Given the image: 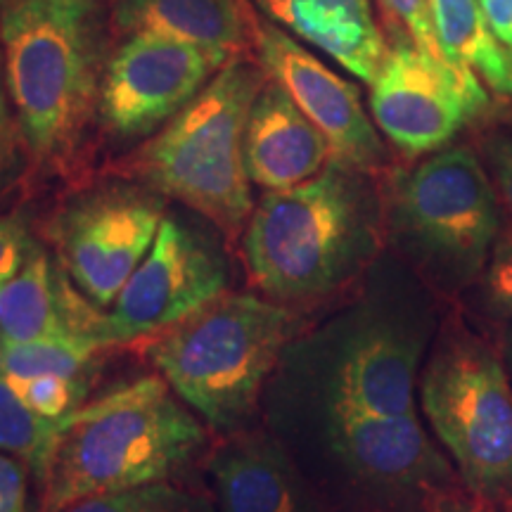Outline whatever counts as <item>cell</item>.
Returning a JSON list of instances; mask_svg holds the SVG:
<instances>
[{
  "instance_id": "obj_1",
  "label": "cell",
  "mask_w": 512,
  "mask_h": 512,
  "mask_svg": "<svg viewBox=\"0 0 512 512\" xmlns=\"http://www.w3.org/2000/svg\"><path fill=\"white\" fill-rule=\"evenodd\" d=\"M107 0H5L0 48L27 155L67 166L98 117L110 62Z\"/></svg>"
},
{
  "instance_id": "obj_2",
  "label": "cell",
  "mask_w": 512,
  "mask_h": 512,
  "mask_svg": "<svg viewBox=\"0 0 512 512\" xmlns=\"http://www.w3.org/2000/svg\"><path fill=\"white\" fill-rule=\"evenodd\" d=\"M204 427L164 377H140L62 420L41 479L43 512L166 482L200 451Z\"/></svg>"
},
{
  "instance_id": "obj_3",
  "label": "cell",
  "mask_w": 512,
  "mask_h": 512,
  "mask_svg": "<svg viewBox=\"0 0 512 512\" xmlns=\"http://www.w3.org/2000/svg\"><path fill=\"white\" fill-rule=\"evenodd\" d=\"M368 188L354 169L330 162L311 181L268 190L245 226L249 278L273 302L328 294L375 252Z\"/></svg>"
},
{
  "instance_id": "obj_4",
  "label": "cell",
  "mask_w": 512,
  "mask_h": 512,
  "mask_svg": "<svg viewBox=\"0 0 512 512\" xmlns=\"http://www.w3.org/2000/svg\"><path fill=\"white\" fill-rule=\"evenodd\" d=\"M297 330L273 299L221 294L174 328L159 332L147 356L185 406L219 432H235Z\"/></svg>"
},
{
  "instance_id": "obj_5",
  "label": "cell",
  "mask_w": 512,
  "mask_h": 512,
  "mask_svg": "<svg viewBox=\"0 0 512 512\" xmlns=\"http://www.w3.org/2000/svg\"><path fill=\"white\" fill-rule=\"evenodd\" d=\"M266 74L233 60L169 124L140 145L128 171L226 233L254 211L245 166V128Z\"/></svg>"
},
{
  "instance_id": "obj_6",
  "label": "cell",
  "mask_w": 512,
  "mask_h": 512,
  "mask_svg": "<svg viewBox=\"0 0 512 512\" xmlns=\"http://www.w3.org/2000/svg\"><path fill=\"white\" fill-rule=\"evenodd\" d=\"M422 406L460 475L482 496L512 491V384L479 339L439 349L422 377Z\"/></svg>"
},
{
  "instance_id": "obj_7",
  "label": "cell",
  "mask_w": 512,
  "mask_h": 512,
  "mask_svg": "<svg viewBox=\"0 0 512 512\" xmlns=\"http://www.w3.org/2000/svg\"><path fill=\"white\" fill-rule=\"evenodd\" d=\"M394 223L434 271L472 278L501 230L494 185L470 147L434 152L394 185Z\"/></svg>"
},
{
  "instance_id": "obj_8",
  "label": "cell",
  "mask_w": 512,
  "mask_h": 512,
  "mask_svg": "<svg viewBox=\"0 0 512 512\" xmlns=\"http://www.w3.org/2000/svg\"><path fill=\"white\" fill-rule=\"evenodd\" d=\"M230 268L211 235L178 216H164L150 252L105 311L110 344L174 328L226 294Z\"/></svg>"
},
{
  "instance_id": "obj_9",
  "label": "cell",
  "mask_w": 512,
  "mask_h": 512,
  "mask_svg": "<svg viewBox=\"0 0 512 512\" xmlns=\"http://www.w3.org/2000/svg\"><path fill=\"white\" fill-rule=\"evenodd\" d=\"M489 107V93L475 72L432 60L396 31L370 83L375 126L403 155L437 152Z\"/></svg>"
},
{
  "instance_id": "obj_10",
  "label": "cell",
  "mask_w": 512,
  "mask_h": 512,
  "mask_svg": "<svg viewBox=\"0 0 512 512\" xmlns=\"http://www.w3.org/2000/svg\"><path fill=\"white\" fill-rule=\"evenodd\" d=\"M162 219V202L136 188L98 190L64 209L55 223V242L76 290L100 309H110L150 252Z\"/></svg>"
},
{
  "instance_id": "obj_11",
  "label": "cell",
  "mask_w": 512,
  "mask_h": 512,
  "mask_svg": "<svg viewBox=\"0 0 512 512\" xmlns=\"http://www.w3.org/2000/svg\"><path fill=\"white\" fill-rule=\"evenodd\" d=\"M223 69L190 43L133 34L114 50L102 79L98 119L117 140L155 136Z\"/></svg>"
},
{
  "instance_id": "obj_12",
  "label": "cell",
  "mask_w": 512,
  "mask_h": 512,
  "mask_svg": "<svg viewBox=\"0 0 512 512\" xmlns=\"http://www.w3.org/2000/svg\"><path fill=\"white\" fill-rule=\"evenodd\" d=\"M325 434L356 484L389 503L418 501L451 477L418 415H375L325 403Z\"/></svg>"
},
{
  "instance_id": "obj_13",
  "label": "cell",
  "mask_w": 512,
  "mask_h": 512,
  "mask_svg": "<svg viewBox=\"0 0 512 512\" xmlns=\"http://www.w3.org/2000/svg\"><path fill=\"white\" fill-rule=\"evenodd\" d=\"M254 46L268 79L283 86L328 138L332 162L354 171L375 169L382 162L384 145L354 83L268 22H254Z\"/></svg>"
},
{
  "instance_id": "obj_14",
  "label": "cell",
  "mask_w": 512,
  "mask_h": 512,
  "mask_svg": "<svg viewBox=\"0 0 512 512\" xmlns=\"http://www.w3.org/2000/svg\"><path fill=\"white\" fill-rule=\"evenodd\" d=\"M420 339L387 320H368L344 332L328 358L323 403L375 415L415 413Z\"/></svg>"
},
{
  "instance_id": "obj_15",
  "label": "cell",
  "mask_w": 512,
  "mask_h": 512,
  "mask_svg": "<svg viewBox=\"0 0 512 512\" xmlns=\"http://www.w3.org/2000/svg\"><path fill=\"white\" fill-rule=\"evenodd\" d=\"M332 162L328 138L273 79L264 81L249 110L245 166L252 185L287 190L316 178Z\"/></svg>"
},
{
  "instance_id": "obj_16",
  "label": "cell",
  "mask_w": 512,
  "mask_h": 512,
  "mask_svg": "<svg viewBox=\"0 0 512 512\" xmlns=\"http://www.w3.org/2000/svg\"><path fill=\"white\" fill-rule=\"evenodd\" d=\"M64 335L91 337L110 347L105 309H93L86 294L69 287L67 271L36 249L15 278L0 287V342Z\"/></svg>"
},
{
  "instance_id": "obj_17",
  "label": "cell",
  "mask_w": 512,
  "mask_h": 512,
  "mask_svg": "<svg viewBox=\"0 0 512 512\" xmlns=\"http://www.w3.org/2000/svg\"><path fill=\"white\" fill-rule=\"evenodd\" d=\"M209 477L219 512H325L283 446L266 434H242L216 448Z\"/></svg>"
},
{
  "instance_id": "obj_18",
  "label": "cell",
  "mask_w": 512,
  "mask_h": 512,
  "mask_svg": "<svg viewBox=\"0 0 512 512\" xmlns=\"http://www.w3.org/2000/svg\"><path fill=\"white\" fill-rule=\"evenodd\" d=\"M268 19L373 83L389 43L368 0H254Z\"/></svg>"
},
{
  "instance_id": "obj_19",
  "label": "cell",
  "mask_w": 512,
  "mask_h": 512,
  "mask_svg": "<svg viewBox=\"0 0 512 512\" xmlns=\"http://www.w3.org/2000/svg\"><path fill=\"white\" fill-rule=\"evenodd\" d=\"M112 29L190 43L226 67L254 38V19L240 0H114Z\"/></svg>"
},
{
  "instance_id": "obj_20",
  "label": "cell",
  "mask_w": 512,
  "mask_h": 512,
  "mask_svg": "<svg viewBox=\"0 0 512 512\" xmlns=\"http://www.w3.org/2000/svg\"><path fill=\"white\" fill-rule=\"evenodd\" d=\"M441 50L456 67L475 72L494 88L503 91L505 50L496 41L479 8V0H430Z\"/></svg>"
},
{
  "instance_id": "obj_21",
  "label": "cell",
  "mask_w": 512,
  "mask_h": 512,
  "mask_svg": "<svg viewBox=\"0 0 512 512\" xmlns=\"http://www.w3.org/2000/svg\"><path fill=\"white\" fill-rule=\"evenodd\" d=\"M105 347L91 337H46L31 342H0V375L8 382L31 377H88L95 354Z\"/></svg>"
},
{
  "instance_id": "obj_22",
  "label": "cell",
  "mask_w": 512,
  "mask_h": 512,
  "mask_svg": "<svg viewBox=\"0 0 512 512\" xmlns=\"http://www.w3.org/2000/svg\"><path fill=\"white\" fill-rule=\"evenodd\" d=\"M62 420H50L22 401L0 375V453L22 460L41 482L53 456Z\"/></svg>"
},
{
  "instance_id": "obj_23",
  "label": "cell",
  "mask_w": 512,
  "mask_h": 512,
  "mask_svg": "<svg viewBox=\"0 0 512 512\" xmlns=\"http://www.w3.org/2000/svg\"><path fill=\"white\" fill-rule=\"evenodd\" d=\"M60 512H219L207 498L183 486L166 482H152L136 489L117 491V494L93 496L86 501L72 503Z\"/></svg>"
},
{
  "instance_id": "obj_24",
  "label": "cell",
  "mask_w": 512,
  "mask_h": 512,
  "mask_svg": "<svg viewBox=\"0 0 512 512\" xmlns=\"http://www.w3.org/2000/svg\"><path fill=\"white\" fill-rule=\"evenodd\" d=\"M10 387L22 396V401L36 413L50 420H64L83 403L88 389V377H31V380L10 382Z\"/></svg>"
},
{
  "instance_id": "obj_25",
  "label": "cell",
  "mask_w": 512,
  "mask_h": 512,
  "mask_svg": "<svg viewBox=\"0 0 512 512\" xmlns=\"http://www.w3.org/2000/svg\"><path fill=\"white\" fill-rule=\"evenodd\" d=\"M377 5L382 8L384 17L394 24L396 31L411 38L415 46L425 50L432 60L456 67L441 50L437 29H434L430 0H377ZM463 72H467V69H463Z\"/></svg>"
},
{
  "instance_id": "obj_26",
  "label": "cell",
  "mask_w": 512,
  "mask_h": 512,
  "mask_svg": "<svg viewBox=\"0 0 512 512\" xmlns=\"http://www.w3.org/2000/svg\"><path fill=\"white\" fill-rule=\"evenodd\" d=\"M24 145L22 128H19L15 107H12L8 81H5L3 48H0V197L8 192L22 174L24 166Z\"/></svg>"
},
{
  "instance_id": "obj_27",
  "label": "cell",
  "mask_w": 512,
  "mask_h": 512,
  "mask_svg": "<svg viewBox=\"0 0 512 512\" xmlns=\"http://www.w3.org/2000/svg\"><path fill=\"white\" fill-rule=\"evenodd\" d=\"M36 249L29 228L19 216H0V287L15 278Z\"/></svg>"
},
{
  "instance_id": "obj_28",
  "label": "cell",
  "mask_w": 512,
  "mask_h": 512,
  "mask_svg": "<svg viewBox=\"0 0 512 512\" xmlns=\"http://www.w3.org/2000/svg\"><path fill=\"white\" fill-rule=\"evenodd\" d=\"M486 294L496 311L512 316V235L503 238L494 249L486 271Z\"/></svg>"
},
{
  "instance_id": "obj_29",
  "label": "cell",
  "mask_w": 512,
  "mask_h": 512,
  "mask_svg": "<svg viewBox=\"0 0 512 512\" xmlns=\"http://www.w3.org/2000/svg\"><path fill=\"white\" fill-rule=\"evenodd\" d=\"M27 465L0 453V512H27Z\"/></svg>"
},
{
  "instance_id": "obj_30",
  "label": "cell",
  "mask_w": 512,
  "mask_h": 512,
  "mask_svg": "<svg viewBox=\"0 0 512 512\" xmlns=\"http://www.w3.org/2000/svg\"><path fill=\"white\" fill-rule=\"evenodd\" d=\"M489 162L494 169V178L498 190H501L503 202L512 211V140L498 138L489 145Z\"/></svg>"
},
{
  "instance_id": "obj_31",
  "label": "cell",
  "mask_w": 512,
  "mask_h": 512,
  "mask_svg": "<svg viewBox=\"0 0 512 512\" xmlns=\"http://www.w3.org/2000/svg\"><path fill=\"white\" fill-rule=\"evenodd\" d=\"M486 27L503 48H512V0H479Z\"/></svg>"
},
{
  "instance_id": "obj_32",
  "label": "cell",
  "mask_w": 512,
  "mask_h": 512,
  "mask_svg": "<svg viewBox=\"0 0 512 512\" xmlns=\"http://www.w3.org/2000/svg\"><path fill=\"white\" fill-rule=\"evenodd\" d=\"M505 50V67H508V72H505V83H503V95H512V48H503Z\"/></svg>"
},
{
  "instance_id": "obj_33",
  "label": "cell",
  "mask_w": 512,
  "mask_h": 512,
  "mask_svg": "<svg viewBox=\"0 0 512 512\" xmlns=\"http://www.w3.org/2000/svg\"><path fill=\"white\" fill-rule=\"evenodd\" d=\"M508 363H510V375H512V330H510V337H508Z\"/></svg>"
},
{
  "instance_id": "obj_34",
  "label": "cell",
  "mask_w": 512,
  "mask_h": 512,
  "mask_svg": "<svg viewBox=\"0 0 512 512\" xmlns=\"http://www.w3.org/2000/svg\"><path fill=\"white\" fill-rule=\"evenodd\" d=\"M3 5H5V0H0V10H3Z\"/></svg>"
}]
</instances>
